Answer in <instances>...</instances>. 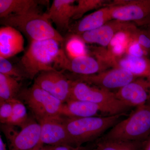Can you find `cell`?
Returning a JSON list of instances; mask_svg holds the SVG:
<instances>
[{
	"label": "cell",
	"mask_w": 150,
	"mask_h": 150,
	"mask_svg": "<svg viewBox=\"0 0 150 150\" xmlns=\"http://www.w3.org/2000/svg\"><path fill=\"white\" fill-rule=\"evenodd\" d=\"M15 78L0 73V102L17 98L20 84Z\"/></svg>",
	"instance_id": "cell-22"
},
{
	"label": "cell",
	"mask_w": 150,
	"mask_h": 150,
	"mask_svg": "<svg viewBox=\"0 0 150 150\" xmlns=\"http://www.w3.org/2000/svg\"><path fill=\"white\" fill-rule=\"evenodd\" d=\"M99 112H101L100 108L92 103L68 100L63 104L61 115L67 118H84L99 116Z\"/></svg>",
	"instance_id": "cell-18"
},
{
	"label": "cell",
	"mask_w": 150,
	"mask_h": 150,
	"mask_svg": "<svg viewBox=\"0 0 150 150\" xmlns=\"http://www.w3.org/2000/svg\"><path fill=\"white\" fill-rule=\"evenodd\" d=\"M8 125L1 126V129L9 143V150H31L40 141V126L39 123L29 121L19 132Z\"/></svg>",
	"instance_id": "cell-9"
},
{
	"label": "cell",
	"mask_w": 150,
	"mask_h": 150,
	"mask_svg": "<svg viewBox=\"0 0 150 150\" xmlns=\"http://www.w3.org/2000/svg\"><path fill=\"white\" fill-rule=\"evenodd\" d=\"M47 150H90L89 148L85 147H75L68 145L58 146H46Z\"/></svg>",
	"instance_id": "cell-30"
},
{
	"label": "cell",
	"mask_w": 150,
	"mask_h": 150,
	"mask_svg": "<svg viewBox=\"0 0 150 150\" xmlns=\"http://www.w3.org/2000/svg\"><path fill=\"white\" fill-rule=\"evenodd\" d=\"M144 150H150V134L145 142Z\"/></svg>",
	"instance_id": "cell-32"
},
{
	"label": "cell",
	"mask_w": 150,
	"mask_h": 150,
	"mask_svg": "<svg viewBox=\"0 0 150 150\" xmlns=\"http://www.w3.org/2000/svg\"><path fill=\"white\" fill-rule=\"evenodd\" d=\"M145 142L99 139L90 150H144Z\"/></svg>",
	"instance_id": "cell-21"
},
{
	"label": "cell",
	"mask_w": 150,
	"mask_h": 150,
	"mask_svg": "<svg viewBox=\"0 0 150 150\" xmlns=\"http://www.w3.org/2000/svg\"><path fill=\"white\" fill-rule=\"evenodd\" d=\"M40 126L39 144L48 146L68 145L71 146L64 122L62 116L48 118L38 123Z\"/></svg>",
	"instance_id": "cell-13"
},
{
	"label": "cell",
	"mask_w": 150,
	"mask_h": 150,
	"mask_svg": "<svg viewBox=\"0 0 150 150\" xmlns=\"http://www.w3.org/2000/svg\"><path fill=\"white\" fill-rule=\"evenodd\" d=\"M126 113L105 116L64 118L71 146H81L102 137L105 132L121 121Z\"/></svg>",
	"instance_id": "cell-1"
},
{
	"label": "cell",
	"mask_w": 150,
	"mask_h": 150,
	"mask_svg": "<svg viewBox=\"0 0 150 150\" xmlns=\"http://www.w3.org/2000/svg\"><path fill=\"white\" fill-rule=\"evenodd\" d=\"M146 104L150 105V93L149 94V99H148L147 102Z\"/></svg>",
	"instance_id": "cell-35"
},
{
	"label": "cell",
	"mask_w": 150,
	"mask_h": 150,
	"mask_svg": "<svg viewBox=\"0 0 150 150\" xmlns=\"http://www.w3.org/2000/svg\"><path fill=\"white\" fill-rule=\"evenodd\" d=\"M138 77L126 70L112 68L98 74L91 75L75 74L70 79L83 82L99 88L110 89L121 88Z\"/></svg>",
	"instance_id": "cell-8"
},
{
	"label": "cell",
	"mask_w": 150,
	"mask_h": 150,
	"mask_svg": "<svg viewBox=\"0 0 150 150\" xmlns=\"http://www.w3.org/2000/svg\"><path fill=\"white\" fill-rule=\"evenodd\" d=\"M60 51L59 42L56 40L31 41L21 60L25 77L33 79L39 73L56 70L52 65L55 64Z\"/></svg>",
	"instance_id": "cell-4"
},
{
	"label": "cell",
	"mask_w": 150,
	"mask_h": 150,
	"mask_svg": "<svg viewBox=\"0 0 150 150\" xmlns=\"http://www.w3.org/2000/svg\"><path fill=\"white\" fill-rule=\"evenodd\" d=\"M13 111L11 100L0 102V122L3 125H6L10 119Z\"/></svg>",
	"instance_id": "cell-28"
},
{
	"label": "cell",
	"mask_w": 150,
	"mask_h": 150,
	"mask_svg": "<svg viewBox=\"0 0 150 150\" xmlns=\"http://www.w3.org/2000/svg\"><path fill=\"white\" fill-rule=\"evenodd\" d=\"M31 150H47V149L46 146L38 143V144Z\"/></svg>",
	"instance_id": "cell-31"
},
{
	"label": "cell",
	"mask_w": 150,
	"mask_h": 150,
	"mask_svg": "<svg viewBox=\"0 0 150 150\" xmlns=\"http://www.w3.org/2000/svg\"><path fill=\"white\" fill-rule=\"evenodd\" d=\"M150 134V105L136 108L128 116L99 139L103 140L145 142Z\"/></svg>",
	"instance_id": "cell-3"
},
{
	"label": "cell",
	"mask_w": 150,
	"mask_h": 150,
	"mask_svg": "<svg viewBox=\"0 0 150 150\" xmlns=\"http://www.w3.org/2000/svg\"><path fill=\"white\" fill-rule=\"evenodd\" d=\"M0 73L16 79L18 80L25 77L21 70L14 67L7 59L0 57Z\"/></svg>",
	"instance_id": "cell-26"
},
{
	"label": "cell",
	"mask_w": 150,
	"mask_h": 150,
	"mask_svg": "<svg viewBox=\"0 0 150 150\" xmlns=\"http://www.w3.org/2000/svg\"><path fill=\"white\" fill-rule=\"evenodd\" d=\"M150 93V80L137 78L115 93L116 97L129 107H139L146 104Z\"/></svg>",
	"instance_id": "cell-12"
},
{
	"label": "cell",
	"mask_w": 150,
	"mask_h": 150,
	"mask_svg": "<svg viewBox=\"0 0 150 150\" xmlns=\"http://www.w3.org/2000/svg\"><path fill=\"white\" fill-rule=\"evenodd\" d=\"M34 83L63 103L69 98L71 80L57 70L41 72L35 78Z\"/></svg>",
	"instance_id": "cell-11"
},
{
	"label": "cell",
	"mask_w": 150,
	"mask_h": 150,
	"mask_svg": "<svg viewBox=\"0 0 150 150\" xmlns=\"http://www.w3.org/2000/svg\"><path fill=\"white\" fill-rule=\"evenodd\" d=\"M111 20L110 9L107 6L83 18L75 25L74 31L76 35H80L101 27Z\"/></svg>",
	"instance_id": "cell-19"
},
{
	"label": "cell",
	"mask_w": 150,
	"mask_h": 150,
	"mask_svg": "<svg viewBox=\"0 0 150 150\" xmlns=\"http://www.w3.org/2000/svg\"><path fill=\"white\" fill-rule=\"evenodd\" d=\"M85 43L79 35L71 36L66 45V50L70 59L87 55Z\"/></svg>",
	"instance_id": "cell-25"
},
{
	"label": "cell",
	"mask_w": 150,
	"mask_h": 150,
	"mask_svg": "<svg viewBox=\"0 0 150 150\" xmlns=\"http://www.w3.org/2000/svg\"><path fill=\"white\" fill-rule=\"evenodd\" d=\"M54 64L63 70L80 75L95 74L110 68L99 59L87 55L70 59L62 49Z\"/></svg>",
	"instance_id": "cell-10"
},
{
	"label": "cell",
	"mask_w": 150,
	"mask_h": 150,
	"mask_svg": "<svg viewBox=\"0 0 150 150\" xmlns=\"http://www.w3.org/2000/svg\"><path fill=\"white\" fill-rule=\"evenodd\" d=\"M11 100L13 104L12 114L6 125L23 127L29 121L25 105L18 98H13Z\"/></svg>",
	"instance_id": "cell-23"
},
{
	"label": "cell",
	"mask_w": 150,
	"mask_h": 150,
	"mask_svg": "<svg viewBox=\"0 0 150 150\" xmlns=\"http://www.w3.org/2000/svg\"><path fill=\"white\" fill-rule=\"evenodd\" d=\"M141 29L143 30L146 33L150 38V23L144 27L141 28Z\"/></svg>",
	"instance_id": "cell-33"
},
{
	"label": "cell",
	"mask_w": 150,
	"mask_h": 150,
	"mask_svg": "<svg viewBox=\"0 0 150 150\" xmlns=\"http://www.w3.org/2000/svg\"><path fill=\"white\" fill-rule=\"evenodd\" d=\"M71 80L69 100H83L96 104L101 112L109 115L126 113L131 108L121 102L115 93L105 89L91 86L80 81Z\"/></svg>",
	"instance_id": "cell-5"
},
{
	"label": "cell",
	"mask_w": 150,
	"mask_h": 150,
	"mask_svg": "<svg viewBox=\"0 0 150 150\" xmlns=\"http://www.w3.org/2000/svg\"><path fill=\"white\" fill-rule=\"evenodd\" d=\"M74 0H54L47 13L50 21L58 29L67 30L69 28L70 20L74 13Z\"/></svg>",
	"instance_id": "cell-17"
},
{
	"label": "cell",
	"mask_w": 150,
	"mask_h": 150,
	"mask_svg": "<svg viewBox=\"0 0 150 150\" xmlns=\"http://www.w3.org/2000/svg\"><path fill=\"white\" fill-rule=\"evenodd\" d=\"M112 20L142 28L150 23V0L114 1L108 5Z\"/></svg>",
	"instance_id": "cell-7"
},
{
	"label": "cell",
	"mask_w": 150,
	"mask_h": 150,
	"mask_svg": "<svg viewBox=\"0 0 150 150\" xmlns=\"http://www.w3.org/2000/svg\"><path fill=\"white\" fill-rule=\"evenodd\" d=\"M133 39L137 40L144 49L146 56L150 58V38L141 28L137 27L133 32Z\"/></svg>",
	"instance_id": "cell-27"
},
{
	"label": "cell",
	"mask_w": 150,
	"mask_h": 150,
	"mask_svg": "<svg viewBox=\"0 0 150 150\" xmlns=\"http://www.w3.org/2000/svg\"><path fill=\"white\" fill-rule=\"evenodd\" d=\"M18 96L19 99L27 105L38 123L62 116L64 103L35 83L20 92Z\"/></svg>",
	"instance_id": "cell-6"
},
{
	"label": "cell",
	"mask_w": 150,
	"mask_h": 150,
	"mask_svg": "<svg viewBox=\"0 0 150 150\" xmlns=\"http://www.w3.org/2000/svg\"><path fill=\"white\" fill-rule=\"evenodd\" d=\"M0 150H8L6 146L2 139L1 136H0Z\"/></svg>",
	"instance_id": "cell-34"
},
{
	"label": "cell",
	"mask_w": 150,
	"mask_h": 150,
	"mask_svg": "<svg viewBox=\"0 0 150 150\" xmlns=\"http://www.w3.org/2000/svg\"><path fill=\"white\" fill-rule=\"evenodd\" d=\"M126 54L135 57H147L142 46L134 39L131 40L128 45Z\"/></svg>",
	"instance_id": "cell-29"
},
{
	"label": "cell",
	"mask_w": 150,
	"mask_h": 150,
	"mask_svg": "<svg viewBox=\"0 0 150 150\" xmlns=\"http://www.w3.org/2000/svg\"><path fill=\"white\" fill-rule=\"evenodd\" d=\"M24 40L21 33L9 26L0 29V57L7 59L24 50Z\"/></svg>",
	"instance_id": "cell-15"
},
{
	"label": "cell",
	"mask_w": 150,
	"mask_h": 150,
	"mask_svg": "<svg viewBox=\"0 0 150 150\" xmlns=\"http://www.w3.org/2000/svg\"><path fill=\"white\" fill-rule=\"evenodd\" d=\"M77 1L78 4L75 7L72 17L74 20L81 18L86 13L90 11L107 6L110 2L105 0H79Z\"/></svg>",
	"instance_id": "cell-24"
},
{
	"label": "cell",
	"mask_w": 150,
	"mask_h": 150,
	"mask_svg": "<svg viewBox=\"0 0 150 150\" xmlns=\"http://www.w3.org/2000/svg\"><path fill=\"white\" fill-rule=\"evenodd\" d=\"M42 1L35 0H0V17L20 16L38 10Z\"/></svg>",
	"instance_id": "cell-20"
},
{
	"label": "cell",
	"mask_w": 150,
	"mask_h": 150,
	"mask_svg": "<svg viewBox=\"0 0 150 150\" xmlns=\"http://www.w3.org/2000/svg\"><path fill=\"white\" fill-rule=\"evenodd\" d=\"M110 61L109 65L111 68H121L137 77L146 78L150 80V58L149 57H135L126 54Z\"/></svg>",
	"instance_id": "cell-16"
},
{
	"label": "cell",
	"mask_w": 150,
	"mask_h": 150,
	"mask_svg": "<svg viewBox=\"0 0 150 150\" xmlns=\"http://www.w3.org/2000/svg\"><path fill=\"white\" fill-rule=\"evenodd\" d=\"M1 23L21 31L31 41L53 39L59 43L64 39L51 24L46 13H40L38 10L20 16L1 19Z\"/></svg>",
	"instance_id": "cell-2"
},
{
	"label": "cell",
	"mask_w": 150,
	"mask_h": 150,
	"mask_svg": "<svg viewBox=\"0 0 150 150\" xmlns=\"http://www.w3.org/2000/svg\"><path fill=\"white\" fill-rule=\"evenodd\" d=\"M135 26L136 25L131 23L112 20L101 27L79 35L85 43H96L102 47H108L117 33Z\"/></svg>",
	"instance_id": "cell-14"
}]
</instances>
